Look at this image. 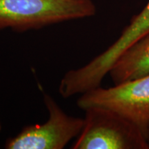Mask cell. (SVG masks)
Instances as JSON below:
<instances>
[{"label": "cell", "instance_id": "obj_1", "mask_svg": "<svg viewBox=\"0 0 149 149\" xmlns=\"http://www.w3.org/2000/svg\"><path fill=\"white\" fill-rule=\"evenodd\" d=\"M95 13L92 0H0V31L40 30Z\"/></svg>", "mask_w": 149, "mask_h": 149}, {"label": "cell", "instance_id": "obj_2", "mask_svg": "<svg viewBox=\"0 0 149 149\" xmlns=\"http://www.w3.org/2000/svg\"><path fill=\"white\" fill-rule=\"evenodd\" d=\"M84 126L72 149H149L138 126L111 110L90 107L84 110Z\"/></svg>", "mask_w": 149, "mask_h": 149}, {"label": "cell", "instance_id": "obj_3", "mask_svg": "<svg viewBox=\"0 0 149 149\" xmlns=\"http://www.w3.org/2000/svg\"><path fill=\"white\" fill-rule=\"evenodd\" d=\"M77 104L81 110L100 107L114 111L138 126L145 135L149 124V75L109 88L97 87L81 94Z\"/></svg>", "mask_w": 149, "mask_h": 149}, {"label": "cell", "instance_id": "obj_4", "mask_svg": "<svg viewBox=\"0 0 149 149\" xmlns=\"http://www.w3.org/2000/svg\"><path fill=\"white\" fill-rule=\"evenodd\" d=\"M44 102L48 119L42 124L25 126L19 133L8 139L7 149H62L77 137L84 126V118L67 115L48 94Z\"/></svg>", "mask_w": 149, "mask_h": 149}, {"label": "cell", "instance_id": "obj_5", "mask_svg": "<svg viewBox=\"0 0 149 149\" xmlns=\"http://www.w3.org/2000/svg\"><path fill=\"white\" fill-rule=\"evenodd\" d=\"M109 74L114 85L149 75V33L119 57Z\"/></svg>", "mask_w": 149, "mask_h": 149}, {"label": "cell", "instance_id": "obj_6", "mask_svg": "<svg viewBox=\"0 0 149 149\" xmlns=\"http://www.w3.org/2000/svg\"><path fill=\"white\" fill-rule=\"evenodd\" d=\"M145 137H146L147 143H148V146H149V124L148 126H147L146 130V133H145Z\"/></svg>", "mask_w": 149, "mask_h": 149}, {"label": "cell", "instance_id": "obj_7", "mask_svg": "<svg viewBox=\"0 0 149 149\" xmlns=\"http://www.w3.org/2000/svg\"><path fill=\"white\" fill-rule=\"evenodd\" d=\"M0 131H1V124H0Z\"/></svg>", "mask_w": 149, "mask_h": 149}]
</instances>
